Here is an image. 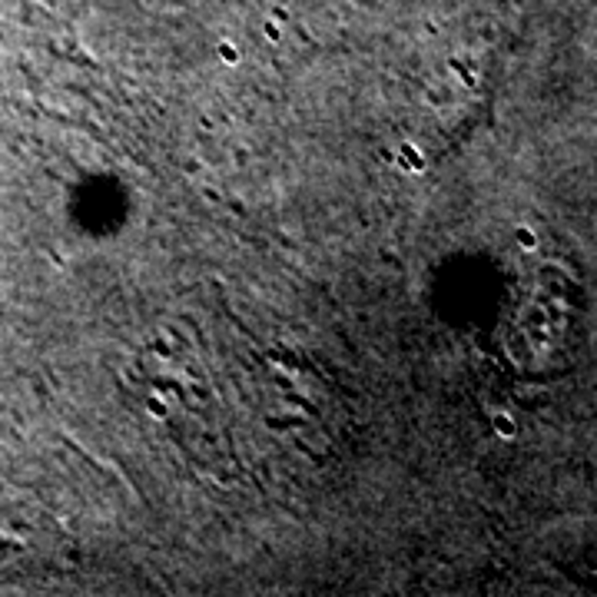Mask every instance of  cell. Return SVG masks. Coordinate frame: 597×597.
Instances as JSON below:
<instances>
[{
    "label": "cell",
    "instance_id": "6da1fadb",
    "mask_svg": "<svg viewBox=\"0 0 597 597\" xmlns=\"http://www.w3.org/2000/svg\"><path fill=\"white\" fill-rule=\"evenodd\" d=\"M518 239H521V246H525V249H535L537 246L535 233H528V229H521V233H518Z\"/></svg>",
    "mask_w": 597,
    "mask_h": 597
}]
</instances>
